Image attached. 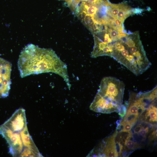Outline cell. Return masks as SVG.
<instances>
[{
    "label": "cell",
    "instance_id": "obj_8",
    "mask_svg": "<svg viewBox=\"0 0 157 157\" xmlns=\"http://www.w3.org/2000/svg\"><path fill=\"white\" fill-rule=\"evenodd\" d=\"M156 105H151L148 110V116L149 117V121L150 122H157V109Z\"/></svg>",
    "mask_w": 157,
    "mask_h": 157
},
{
    "label": "cell",
    "instance_id": "obj_7",
    "mask_svg": "<svg viewBox=\"0 0 157 157\" xmlns=\"http://www.w3.org/2000/svg\"><path fill=\"white\" fill-rule=\"evenodd\" d=\"M117 131L114 133V135L109 137L106 141V146L103 154L101 155L102 156L118 157V155L117 152L115 142V138L116 137Z\"/></svg>",
    "mask_w": 157,
    "mask_h": 157
},
{
    "label": "cell",
    "instance_id": "obj_19",
    "mask_svg": "<svg viewBox=\"0 0 157 157\" xmlns=\"http://www.w3.org/2000/svg\"><path fill=\"white\" fill-rule=\"evenodd\" d=\"M142 127L141 124L138 125L134 129V131L135 133H138Z\"/></svg>",
    "mask_w": 157,
    "mask_h": 157
},
{
    "label": "cell",
    "instance_id": "obj_3",
    "mask_svg": "<svg viewBox=\"0 0 157 157\" xmlns=\"http://www.w3.org/2000/svg\"><path fill=\"white\" fill-rule=\"evenodd\" d=\"M0 134L9 144L12 156H19L24 147L19 133L12 131L3 124L0 126Z\"/></svg>",
    "mask_w": 157,
    "mask_h": 157
},
{
    "label": "cell",
    "instance_id": "obj_9",
    "mask_svg": "<svg viewBox=\"0 0 157 157\" xmlns=\"http://www.w3.org/2000/svg\"><path fill=\"white\" fill-rule=\"evenodd\" d=\"M19 157H39L34 152L28 148L24 147Z\"/></svg>",
    "mask_w": 157,
    "mask_h": 157
},
{
    "label": "cell",
    "instance_id": "obj_20",
    "mask_svg": "<svg viewBox=\"0 0 157 157\" xmlns=\"http://www.w3.org/2000/svg\"><path fill=\"white\" fill-rule=\"evenodd\" d=\"M157 137V130L154 131L151 134V135L150 138L151 139H154L156 138Z\"/></svg>",
    "mask_w": 157,
    "mask_h": 157
},
{
    "label": "cell",
    "instance_id": "obj_18",
    "mask_svg": "<svg viewBox=\"0 0 157 157\" xmlns=\"http://www.w3.org/2000/svg\"><path fill=\"white\" fill-rule=\"evenodd\" d=\"M128 35V34L125 33L119 32L118 33L117 38L118 39H120L121 38L123 37H126Z\"/></svg>",
    "mask_w": 157,
    "mask_h": 157
},
{
    "label": "cell",
    "instance_id": "obj_10",
    "mask_svg": "<svg viewBox=\"0 0 157 157\" xmlns=\"http://www.w3.org/2000/svg\"><path fill=\"white\" fill-rule=\"evenodd\" d=\"M124 145L125 149L129 150H133L138 147L137 144L133 141L129 139H126L124 142Z\"/></svg>",
    "mask_w": 157,
    "mask_h": 157
},
{
    "label": "cell",
    "instance_id": "obj_17",
    "mask_svg": "<svg viewBox=\"0 0 157 157\" xmlns=\"http://www.w3.org/2000/svg\"><path fill=\"white\" fill-rule=\"evenodd\" d=\"M114 22L116 25L118 26H122L123 21L120 19L116 18L114 19Z\"/></svg>",
    "mask_w": 157,
    "mask_h": 157
},
{
    "label": "cell",
    "instance_id": "obj_13",
    "mask_svg": "<svg viewBox=\"0 0 157 157\" xmlns=\"http://www.w3.org/2000/svg\"><path fill=\"white\" fill-rule=\"evenodd\" d=\"M126 111V105L122 104L119 108L118 112L120 117L121 118H123L125 116Z\"/></svg>",
    "mask_w": 157,
    "mask_h": 157
},
{
    "label": "cell",
    "instance_id": "obj_11",
    "mask_svg": "<svg viewBox=\"0 0 157 157\" xmlns=\"http://www.w3.org/2000/svg\"><path fill=\"white\" fill-rule=\"evenodd\" d=\"M122 129L121 132H128L131 129L133 124L129 122L123 121L120 123Z\"/></svg>",
    "mask_w": 157,
    "mask_h": 157
},
{
    "label": "cell",
    "instance_id": "obj_14",
    "mask_svg": "<svg viewBox=\"0 0 157 157\" xmlns=\"http://www.w3.org/2000/svg\"><path fill=\"white\" fill-rule=\"evenodd\" d=\"M109 35L110 36V38L112 40V41H117L118 39L117 36L118 33L117 31L115 30H113L111 28L109 30Z\"/></svg>",
    "mask_w": 157,
    "mask_h": 157
},
{
    "label": "cell",
    "instance_id": "obj_2",
    "mask_svg": "<svg viewBox=\"0 0 157 157\" xmlns=\"http://www.w3.org/2000/svg\"><path fill=\"white\" fill-rule=\"evenodd\" d=\"M124 89L122 81L113 77H104L101 81L90 109L104 113L118 112L122 104Z\"/></svg>",
    "mask_w": 157,
    "mask_h": 157
},
{
    "label": "cell",
    "instance_id": "obj_16",
    "mask_svg": "<svg viewBox=\"0 0 157 157\" xmlns=\"http://www.w3.org/2000/svg\"><path fill=\"white\" fill-rule=\"evenodd\" d=\"M149 131V127L147 126L145 128L142 127L138 132L140 135L142 137L145 138L146 136L147 133Z\"/></svg>",
    "mask_w": 157,
    "mask_h": 157
},
{
    "label": "cell",
    "instance_id": "obj_6",
    "mask_svg": "<svg viewBox=\"0 0 157 157\" xmlns=\"http://www.w3.org/2000/svg\"><path fill=\"white\" fill-rule=\"evenodd\" d=\"M24 147L31 149L39 157L42 156L40 153L29 133L27 125L19 132Z\"/></svg>",
    "mask_w": 157,
    "mask_h": 157
},
{
    "label": "cell",
    "instance_id": "obj_12",
    "mask_svg": "<svg viewBox=\"0 0 157 157\" xmlns=\"http://www.w3.org/2000/svg\"><path fill=\"white\" fill-rule=\"evenodd\" d=\"M138 116L137 115L126 113L123 120L129 122L133 124L137 121Z\"/></svg>",
    "mask_w": 157,
    "mask_h": 157
},
{
    "label": "cell",
    "instance_id": "obj_5",
    "mask_svg": "<svg viewBox=\"0 0 157 157\" xmlns=\"http://www.w3.org/2000/svg\"><path fill=\"white\" fill-rule=\"evenodd\" d=\"M3 124L12 131L19 133L27 125L25 110L22 108L17 110Z\"/></svg>",
    "mask_w": 157,
    "mask_h": 157
},
{
    "label": "cell",
    "instance_id": "obj_4",
    "mask_svg": "<svg viewBox=\"0 0 157 157\" xmlns=\"http://www.w3.org/2000/svg\"><path fill=\"white\" fill-rule=\"evenodd\" d=\"M11 70V63L0 57V98H5L9 95Z\"/></svg>",
    "mask_w": 157,
    "mask_h": 157
},
{
    "label": "cell",
    "instance_id": "obj_1",
    "mask_svg": "<svg viewBox=\"0 0 157 157\" xmlns=\"http://www.w3.org/2000/svg\"><path fill=\"white\" fill-rule=\"evenodd\" d=\"M17 65L22 78L32 74L52 72L61 76L70 89L71 85L67 65L51 49L28 44L21 52Z\"/></svg>",
    "mask_w": 157,
    "mask_h": 157
},
{
    "label": "cell",
    "instance_id": "obj_15",
    "mask_svg": "<svg viewBox=\"0 0 157 157\" xmlns=\"http://www.w3.org/2000/svg\"><path fill=\"white\" fill-rule=\"evenodd\" d=\"M121 141H117L115 143L116 147L117 152L118 153V156L121 155L122 154V150L123 147L121 144Z\"/></svg>",
    "mask_w": 157,
    "mask_h": 157
}]
</instances>
